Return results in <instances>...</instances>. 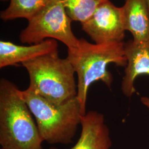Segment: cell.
I'll return each mask as SVG.
<instances>
[{
	"label": "cell",
	"mask_w": 149,
	"mask_h": 149,
	"mask_svg": "<svg viewBox=\"0 0 149 149\" xmlns=\"http://www.w3.org/2000/svg\"><path fill=\"white\" fill-rule=\"evenodd\" d=\"M123 42L92 44L84 38L79 39L76 47L68 49L69 60L77 74V98L82 116L86 114L88 88L93 82L101 81L109 88L113 77L107 70L110 64L126 67L127 60Z\"/></svg>",
	"instance_id": "cell-1"
},
{
	"label": "cell",
	"mask_w": 149,
	"mask_h": 149,
	"mask_svg": "<svg viewBox=\"0 0 149 149\" xmlns=\"http://www.w3.org/2000/svg\"><path fill=\"white\" fill-rule=\"evenodd\" d=\"M32 113L21 91L10 80H0V145L2 149H44Z\"/></svg>",
	"instance_id": "cell-2"
},
{
	"label": "cell",
	"mask_w": 149,
	"mask_h": 149,
	"mask_svg": "<svg viewBox=\"0 0 149 149\" xmlns=\"http://www.w3.org/2000/svg\"><path fill=\"white\" fill-rule=\"evenodd\" d=\"M29 77L28 89L48 102L60 105L77 97L74 69L58 51L23 63Z\"/></svg>",
	"instance_id": "cell-3"
},
{
	"label": "cell",
	"mask_w": 149,
	"mask_h": 149,
	"mask_svg": "<svg viewBox=\"0 0 149 149\" xmlns=\"http://www.w3.org/2000/svg\"><path fill=\"white\" fill-rule=\"evenodd\" d=\"M36 122L41 138L49 144L72 142L82 116L77 97L65 103H52L27 88L21 91Z\"/></svg>",
	"instance_id": "cell-4"
},
{
	"label": "cell",
	"mask_w": 149,
	"mask_h": 149,
	"mask_svg": "<svg viewBox=\"0 0 149 149\" xmlns=\"http://www.w3.org/2000/svg\"><path fill=\"white\" fill-rule=\"evenodd\" d=\"M72 21L60 0H50L42 11L28 21L20 33L19 40L33 45L53 39L61 42L68 49L76 47L79 39L72 31Z\"/></svg>",
	"instance_id": "cell-5"
},
{
	"label": "cell",
	"mask_w": 149,
	"mask_h": 149,
	"mask_svg": "<svg viewBox=\"0 0 149 149\" xmlns=\"http://www.w3.org/2000/svg\"><path fill=\"white\" fill-rule=\"evenodd\" d=\"M81 26L96 44L123 42L126 31L122 7H118L109 0L102 3Z\"/></svg>",
	"instance_id": "cell-6"
},
{
	"label": "cell",
	"mask_w": 149,
	"mask_h": 149,
	"mask_svg": "<svg viewBox=\"0 0 149 149\" xmlns=\"http://www.w3.org/2000/svg\"><path fill=\"white\" fill-rule=\"evenodd\" d=\"M81 125L82 129L80 138L71 149H110L111 148L110 131L102 114L95 111L87 112L81 117Z\"/></svg>",
	"instance_id": "cell-7"
},
{
	"label": "cell",
	"mask_w": 149,
	"mask_h": 149,
	"mask_svg": "<svg viewBox=\"0 0 149 149\" xmlns=\"http://www.w3.org/2000/svg\"><path fill=\"white\" fill-rule=\"evenodd\" d=\"M124 52L127 60L121 90L127 97L136 92L134 86L135 79L140 75L149 76V44L130 40L124 44Z\"/></svg>",
	"instance_id": "cell-8"
},
{
	"label": "cell",
	"mask_w": 149,
	"mask_h": 149,
	"mask_svg": "<svg viewBox=\"0 0 149 149\" xmlns=\"http://www.w3.org/2000/svg\"><path fill=\"white\" fill-rule=\"evenodd\" d=\"M57 41L48 39L29 46L18 45L10 42H0V68L16 66L37 57L58 50Z\"/></svg>",
	"instance_id": "cell-9"
},
{
	"label": "cell",
	"mask_w": 149,
	"mask_h": 149,
	"mask_svg": "<svg viewBox=\"0 0 149 149\" xmlns=\"http://www.w3.org/2000/svg\"><path fill=\"white\" fill-rule=\"evenodd\" d=\"M122 7L125 31L133 40L149 44V8L146 0H125Z\"/></svg>",
	"instance_id": "cell-10"
},
{
	"label": "cell",
	"mask_w": 149,
	"mask_h": 149,
	"mask_svg": "<svg viewBox=\"0 0 149 149\" xmlns=\"http://www.w3.org/2000/svg\"><path fill=\"white\" fill-rule=\"evenodd\" d=\"M50 1L10 0L8 7L1 12L0 17L4 21L17 18H26L29 21L42 11Z\"/></svg>",
	"instance_id": "cell-11"
},
{
	"label": "cell",
	"mask_w": 149,
	"mask_h": 149,
	"mask_svg": "<svg viewBox=\"0 0 149 149\" xmlns=\"http://www.w3.org/2000/svg\"><path fill=\"white\" fill-rule=\"evenodd\" d=\"M72 21L81 23L88 20L106 0H60Z\"/></svg>",
	"instance_id": "cell-12"
},
{
	"label": "cell",
	"mask_w": 149,
	"mask_h": 149,
	"mask_svg": "<svg viewBox=\"0 0 149 149\" xmlns=\"http://www.w3.org/2000/svg\"><path fill=\"white\" fill-rule=\"evenodd\" d=\"M141 102L149 109V98L146 97H143L141 98Z\"/></svg>",
	"instance_id": "cell-13"
},
{
	"label": "cell",
	"mask_w": 149,
	"mask_h": 149,
	"mask_svg": "<svg viewBox=\"0 0 149 149\" xmlns=\"http://www.w3.org/2000/svg\"><path fill=\"white\" fill-rule=\"evenodd\" d=\"M146 1H147V3H148V6H149V0H146Z\"/></svg>",
	"instance_id": "cell-14"
},
{
	"label": "cell",
	"mask_w": 149,
	"mask_h": 149,
	"mask_svg": "<svg viewBox=\"0 0 149 149\" xmlns=\"http://www.w3.org/2000/svg\"><path fill=\"white\" fill-rule=\"evenodd\" d=\"M1 1H6V0H1Z\"/></svg>",
	"instance_id": "cell-15"
},
{
	"label": "cell",
	"mask_w": 149,
	"mask_h": 149,
	"mask_svg": "<svg viewBox=\"0 0 149 149\" xmlns=\"http://www.w3.org/2000/svg\"></svg>",
	"instance_id": "cell-16"
}]
</instances>
